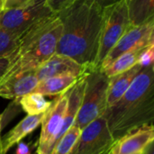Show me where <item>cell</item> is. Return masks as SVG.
Returning a JSON list of instances; mask_svg holds the SVG:
<instances>
[{"label": "cell", "mask_w": 154, "mask_h": 154, "mask_svg": "<svg viewBox=\"0 0 154 154\" xmlns=\"http://www.w3.org/2000/svg\"><path fill=\"white\" fill-rule=\"evenodd\" d=\"M144 154H154V146H153V143H152L148 148H147V150L145 151V152Z\"/></svg>", "instance_id": "cell-27"}, {"label": "cell", "mask_w": 154, "mask_h": 154, "mask_svg": "<svg viewBox=\"0 0 154 154\" xmlns=\"http://www.w3.org/2000/svg\"><path fill=\"white\" fill-rule=\"evenodd\" d=\"M153 125H146L131 131L116 140L110 151L111 154H143L153 143Z\"/></svg>", "instance_id": "cell-10"}, {"label": "cell", "mask_w": 154, "mask_h": 154, "mask_svg": "<svg viewBox=\"0 0 154 154\" xmlns=\"http://www.w3.org/2000/svg\"><path fill=\"white\" fill-rule=\"evenodd\" d=\"M115 141L146 125H153L154 64L143 67L132 84L104 114Z\"/></svg>", "instance_id": "cell-2"}, {"label": "cell", "mask_w": 154, "mask_h": 154, "mask_svg": "<svg viewBox=\"0 0 154 154\" xmlns=\"http://www.w3.org/2000/svg\"><path fill=\"white\" fill-rule=\"evenodd\" d=\"M42 116L43 114H40L37 116H26L5 135L1 137L3 154L7 153V152L12 147L21 143V141L24 137L32 134L41 125Z\"/></svg>", "instance_id": "cell-13"}, {"label": "cell", "mask_w": 154, "mask_h": 154, "mask_svg": "<svg viewBox=\"0 0 154 154\" xmlns=\"http://www.w3.org/2000/svg\"><path fill=\"white\" fill-rule=\"evenodd\" d=\"M46 0H32L29 5L0 12V26L20 35L37 21L53 14L48 8Z\"/></svg>", "instance_id": "cell-8"}, {"label": "cell", "mask_w": 154, "mask_h": 154, "mask_svg": "<svg viewBox=\"0 0 154 154\" xmlns=\"http://www.w3.org/2000/svg\"><path fill=\"white\" fill-rule=\"evenodd\" d=\"M19 103L27 116L43 114L51 104V102L47 101L42 95L35 92H32L22 97L19 99Z\"/></svg>", "instance_id": "cell-18"}, {"label": "cell", "mask_w": 154, "mask_h": 154, "mask_svg": "<svg viewBox=\"0 0 154 154\" xmlns=\"http://www.w3.org/2000/svg\"><path fill=\"white\" fill-rule=\"evenodd\" d=\"M131 26L154 20V0H125Z\"/></svg>", "instance_id": "cell-15"}, {"label": "cell", "mask_w": 154, "mask_h": 154, "mask_svg": "<svg viewBox=\"0 0 154 154\" xmlns=\"http://www.w3.org/2000/svg\"><path fill=\"white\" fill-rule=\"evenodd\" d=\"M143 50V48L136 49V50H133V51L125 52L122 55H120L119 57H117L116 60H114L106 68L101 69L104 71V73L108 78L118 75L120 73H123L138 64L139 57H140L141 51Z\"/></svg>", "instance_id": "cell-17"}, {"label": "cell", "mask_w": 154, "mask_h": 154, "mask_svg": "<svg viewBox=\"0 0 154 154\" xmlns=\"http://www.w3.org/2000/svg\"><path fill=\"white\" fill-rule=\"evenodd\" d=\"M108 83L109 78L100 68L92 69L87 73L82 102L74 122V125L80 130L106 113Z\"/></svg>", "instance_id": "cell-4"}, {"label": "cell", "mask_w": 154, "mask_h": 154, "mask_svg": "<svg viewBox=\"0 0 154 154\" xmlns=\"http://www.w3.org/2000/svg\"><path fill=\"white\" fill-rule=\"evenodd\" d=\"M142 69L143 67L137 64L123 73L109 78L107 88V107L113 106L122 97Z\"/></svg>", "instance_id": "cell-14"}, {"label": "cell", "mask_w": 154, "mask_h": 154, "mask_svg": "<svg viewBox=\"0 0 154 154\" xmlns=\"http://www.w3.org/2000/svg\"><path fill=\"white\" fill-rule=\"evenodd\" d=\"M1 131H0V154H3V152H2V145H1Z\"/></svg>", "instance_id": "cell-28"}, {"label": "cell", "mask_w": 154, "mask_h": 154, "mask_svg": "<svg viewBox=\"0 0 154 154\" xmlns=\"http://www.w3.org/2000/svg\"><path fill=\"white\" fill-rule=\"evenodd\" d=\"M125 0L104 8V20L96 65L100 68L108 52L130 27Z\"/></svg>", "instance_id": "cell-5"}, {"label": "cell", "mask_w": 154, "mask_h": 154, "mask_svg": "<svg viewBox=\"0 0 154 154\" xmlns=\"http://www.w3.org/2000/svg\"><path fill=\"white\" fill-rule=\"evenodd\" d=\"M109 154H111V153H109Z\"/></svg>", "instance_id": "cell-31"}, {"label": "cell", "mask_w": 154, "mask_h": 154, "mask_svg": "<svg viewBox=\"0 0 154 154\" xmlns=\"http://www.w3.org/2000/svg\"><path fill=\"white\" fill-rule=\"evenodd\" d=\"M115 142L103 116L81 130L70 154H109Z\"/></svg>", "instance_id": "cell-6"}, {"label": "cell", "mask_w": 154, "mask_h": 154, "mask_svg": "<svg viewBox=\"0 0 154 154\" xmlns=\"http://www.w3.org/2000/svg\"><path fill=\"white\" fill-rule=\"evenodd\" d=\"M62 24L58 14H51L31 25L20 36L15 51L0 83L17 74L38 69L56 51Z\"/></svg>", "instance_id": "cell-3"}, {"label": "cell", "mask_w": 154, "mask_h": 154, "mask_svg": "<svg viewBox=\"0 0 154 154\" xmlns=\"http://www.w3.org/2000/svg\"><path fill=\"white\" fill-rule=\"evenodd\" d=\"M32 1V0H0V12L23 7Z\"/></svg>", "instance_id": "cell-23"}, {"label": "cell", "mask_w": 154, "mask_h": 154, "mask_svg": "<svg viewBox=\"0 0 154 154\" xmlns=\"http://www.w3.org/2000/svg\"><path fill=\"white\" fill-rule=\"evenodd\" d=\"M20 35L9 32L0 26V58H9L15 51Z\"/></svg>", "instance_id": "cell-20"}, {"label": "cell", "mask_w": 154, "mask_h": 154, "mask_svg": "<svg viewBox=\"0 0 154 154\" xmlns=\"http://www.w3.org/2000/svg\"><path fill=\"white\" fill-rule=\"evenodd\" d=\"M62 30L55 53L92 69L96 65L104 8L94 0H76L59 14Z\"/></svg>", "instance_id": "cell-1"}, {"label": "cell", "mask_w": 154, "mask_h": 154, "mask_svg": "<svg viewBox=\"0 0 154 154\" xmlns=\"http://www.w3.org/2000/svg\"><path fill=\"white\" fill-rule=\"evenodd\" d=\"M80 133L81 130L73 125L55 144L51 154H70Z\"/></svg>", "instance_id": "cell-19"}, {"label": "cell", "mask_w": 154, "mask_h": 154, "mask_svg": "<svg viewBox=\"0 0 154 154\" xmlns=\"http://www.w3.org/2000/svg\"><path fill=\"white\" fill-rule=\"evenodd\" d=\"M69 89L65 93L58 95L51 102L50 107L43 113L36 154H51V152L54 140L60 131L67 109Z\"/></svg>", "instance_id": "cell-7"}, {"label": "cell", "mask_w": 154, "mask_h": 154, "mask_svg": "<svg viewBox=\"0 0 154 154\" xmlns=\"http://www.w3.org/2000/svg\"><path fill=\"white\" fill-rule=\"evenodd\" d=\"M81 77L59 76L49 78L39 81L33 92L42 96H58L68 91Z\"/></svg>", "instance_id": "cell-16"}, {"label": "cell", "mask_w": 154, "mask_h": 154, "mask_svg": "<svg viewBox=\"0 0 154 154\" xmlns=\"http://www.w3.org/2000/svg\"><path fill=\"white\" fill-rule=\"evenodd\" d=\"M9 65V59L8 58H0V80L4 74L5 73Z\"/></svg>", "instance_id": "cell-25"}, {"label": "cell", "mask_w": 154, "mask_h": 154, "mask_svg": "<svg viewBox=\"0 0 154 154\" xmlns=\"http://www.w3.org/2000/svg\"><path fill=\"white\" fill-rule=\"evenodd\" d=\"M17 144L18 145H17L15 154H32L31 147L29 146V144L24 143H19Z\"/></svg>", "instance_id": "cell-24"}, {"label": "cell", "mask_w": 154, "mask_h": 154, "mask_svg": "<svg viewBox=\"0 0 154 154\" xmlns=\"http://www.w3.org/2000/svg\"><path fill=\"white\" fill-rule=\"evenodd\" d=\"M144 152H143V154H144Z\"/></svg>", "instance_id": "cell-30"}, {"label": "cell", "mask_w": 154, "mask_h": 154, "mask_svg": "<svg viewBox=\"0 0 154 154\" xmlns=\"http://www.w3.org/2000/svg\"><path fill=\"white\" fill-rule=\"evenodd\" d=\"M138 64L143 68L154 64V42L147 45L141 51Z\"/></svg>", "instance_id": "cell-21"}, {"label": "cell", "mask_w": 154, "mask_h": 154, "mask_svg": "<svg viewBox=\"0 0 154 154\" xmlns=\"http://www.w3.org/2000/svg\"><path fill=\"white\" fill-rule=\"evenodd\" d=\"M154 20L139 26H130L103 60L100 69L106 68L114 60L129 51L145 48L154 42Z\"/></svg>", "instance_id": "cell-9"}, {"label": "cell", "mask_w": 154, "mask_h": 154, "mask_svg": "<svg viewBox=\"0 0 154 154\" xmlns=\"http://www.w3.org/2000/svg\"><path fill=\"white\" fill-rule=\"evenodd\" d=\"M94 1L97 2L102 8H106L108 6H111L113 5L119 3L122 0H94Z\"/></svg>", "instance_id": "cell-26"}, {"label": "cell", "mask_w": 154, "mask_h": 154, "mask_svg": "<svg viewBox=\"0 0 154 154\" xmlns=\"http://www.w3.org/2000/svg\"><path fill=\"white\" fill-rule=\"evenodd\" d=\"M2 130V114H0V131Z\"/></svg>", "instance_id": "cell-29"}, {"label": "cell", "mask_w": 154, "mask_h": 154, "mask_svg": "<svg viewBox=\"0 0 154 154\" xmlns=\"http://www.w3.org/2000/svg\"><path fill=\"white\" fill-rule=\"evenodd\" d=\"M76 0H46V5L53 14H59L62 10L69 7Z\"/></svg>", "instance_id": "cell-22"}, {"label": "cell", "mask_w": 154, "mask_h": 154, "mask_svg": "<svg viewBox=\"0 0 154 154\" xmlns=\"http://www.w3.org/2000/svg\"><path fill=\"white\" fill-rule=\"evenodd\" d=\"M89 69L79 64L72 59L64 55L54 53L50 59L36 69V76L39 81L59 76H74L81 77Z\"/></svg>", "instance_id": "cell-11"}, {"label": "cell", "mask_w": 154, "mask_h": 154, "mask_svg": "<svg viewBox=\"0 0 154 154\" xmlns=\"http://www.w3.org/2000/svg\"><path fill=\"white\" fill-rule=\"evenodd\" d=\"M36 69L25 71L0 83V97L7 99H20L22 97L33 92L39 80Z\"/></svg>", "instance_id": "cell-12"}]
</instances>
